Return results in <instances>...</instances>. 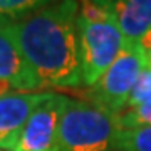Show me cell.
Instances as JSON below:
<instances>
[{"instance_id": "6da1fadb", "label": "cell", "mask_w": 151, "mask_h": 151, "mask_svg": "<svg viewBox=\"0 0 151 151\" xmlns=\"http://www.w3.org/2000/svg\"><path fill=\"white\" fill-rule=\"evenodd\" d=\"M77 2L45 4L42 9L12 22L17 42L40 89H74L82 84L77 30Z\"/></svg>"}, {"instance_id": "7a4b0ae2", "label": "cell", "mask_w": 151, "mask_h": 151, "mask_svg": "<svg viewBox=\"0 0 151 151\" xmlns=\"http://www.w3.org/2000/svg\"><path fill=\"white\" fill-rule=\"evenodd\" d=\"M82 84L94 86L124 50L126 42L103 2H82L77 15Z\"/></svg>"}, {"instance_id": "3957f363", "label": "cell", "mask_w": 151, "mask_h": 151, "mask_svg": "<svg viewBox=\"0 0 151 151\" xmlns=\"http://www.w3.org/2000/svg\"><path fill=\"white\" fill-rule=\"evenodd\" d=\"M119 116L84 99L69 97L60 119V151H114Z\"/></svg>"}, {"instance_id": "277c9868", "label": "cell", "mask_w": 151, "mask_h": 151, "mask_svg": "<svg viewBox=\"0 0 151 151\" xmlns=\"http://www.w3.org/2000/svg\"><path fill=\"white\" fill-rule=\"evenodd\" d=\"M148 64V52L139 45H126L94 86L87 87V101L113 114L126 109L133 87Z\"/></svg>"}, {"instance_id": "5b68a950", "label": "cell", "mask_w": 151, "mask_h": 151, "mask_svg": "<svg viewBox=\"0 0 151 151\" xmlns=\"http://www.w3.org/2000/svg\"><path fill=\"white\" fill-rule=\"evenodd\" d=\"M67 101V96L50 91L30 114L12 151H60L59 129Z\"/></svg>"}, {"instance_id": "8992f818", "label": "cell", "mask_w": 151, "mask_h": 151, "mask_svg": "<svg viewBox=\"0 0 151 151\" xmlns=\"http://www.w3.org/2000/svg\"><path fill=\"white\" fill-rule=\"evenodd\" d=\"M0 82L12 92H37L40 89L30 65L17 42L12 22L0 19Z\"/></svg>"}, {"instance_id": "52a82bcc", "label": "cell", "mask_w": 151, "mask_h": 151, "mask_svg": "<svg viewBox=\"0 0 151 151\" xmlns=\"http://www.w3.org/2000/svg\"><path fill=\"white\" fill-rule=\"evenodd\" d=\"M49 94L50 91L9 92L0 96V150H14L30 114Z\"/></svg>"}, {"instance_id": "ba28073f", "label": "cell", "mask_w": 151, "mask_h": 151, "mask_svg": "<svg viewBox=\"0 0 151 151\" xmlns=\"http://www.w3.org/2000/svg\"><path fill=\"white\" fill-rule=\"evenodd\" d=\"M114 17L126 45H139L151 29V0H101Z\"/></svg>"}, {"instance_id": "9c48e42d", "label": "cell", "mask_w": 151, "mask_h": 151, "mask_svg": "<svg viewBox=\"0 0 151 151\" xmlns=\"http://www.w3.org/2000/svg\"><path fill=\"white\" fill-rule=\"evenodd\" d=\"M114 151H151V126L121 128Z\"/></svg>"}, {"instance_id": "30bf717a", "label": "cell", "mask_w": 151, "mask_h": 151, "mask_svg": "<svg viewBox=\"0 0 151 151\" xmlns=\"http://www.w3.org/2000/svg\"><path fill=\"white\" fill-rule=\"evenodd\" d=\"M47 2L37 0H0V19L15 22L42 9Z\"/></svg>"}, {"instance_id": "8fae6325", "label": "cell", "mask_w": 151, "mask_h": 151, "mask_svg": "<svg viewBox=\"0 0 151 151\" xmlns=\"http://www.w3.org/2000/svg\"><path fill=\"white\" fill-rule=\"evenodd\" d=\"M121 128H150L151 126V99L146 103L129 108L119 114Z\"/></svg>"}, {"instance_id": "7c38bea8", "label": "cell", "mask_w": 151, "mask_h": 151, "mask_svg": "<svg viewBox=\"0 0 151 151\" xmlns=\"http://www.w3.org/2000/svg\"><path fill=\"white\" fill-rule=\"evenodd\" d=\"M150 99H151V64L148 60V64L145 65V69L141 70L139 77H138V81H136L134 87H133V92H131L129 99H128L126 109L139 106V104L146 103Z\"/></svg>"}, {"instance_id": "4fadbf2b", "label": "cell", "mask_w": 151, "mask_h": 151, "mask_svg": "<svg viewBox=\"0 0 151 151\" xmlns=\"http://www.w3.org/2000/svg\"><path fill=\"white\" fill-rule=\"evenodd\" d=\"M139 47L143 49L145 52H148V54L151 52V29L148 30V34H146L145 37H143V40L139 42Z\"/></svg>"}, {"instance_id": "5bb4252c", "label": "cell", "mask_w": 151, "mask_h": 151, "mask_svg": "<svg viewBox=\"0 0 151 151\" xmlns=\"http://www.w3.org/2000/svg\"><path fill=\"white\" fill-rule=\"evenodd\" d=\"M9 92H12V91H10V87L5 86L4 82H0V96H4V94H9Z\"/></svg>"}, {"instance_id": "9a60e30c", "label": "cell", "mask_w": 151, "mask_h": 151, "mask_svg": "<svg viewBox=\"0 0 151 151\" xmlns=\"http://www.w3.org/2000/svg\"><path fill=\"white\" fill-rule=\"evenodd\" d=\"M148 60H150V64H151V52L148 54Z\"/></svg>"}, {"instance_id": "2e32d148", "label": "cell", "mask_w": 151, "mask_h": 151, "mask_svg": "<svg viewBox=\"0 0 151 151\" xmlns=\"http://www.w3.org/2000/svg\"><path fill=\"white\" fill-rule=\"evenodd\" d=\"M0 151H5V150H0Z\"/></svg>"}]
</instances>
